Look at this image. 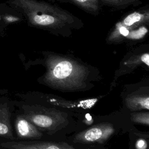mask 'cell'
Masks as SVG:
<instances>
[{"instance_id": "6da1fadb", "label": "cell", "mask_w": 149, "mask_h": 149, "mask_svg": "<svg viewBox=\"0 0 149 149\" xmlns=\"http://www.w3.org/2000/svg\"><path fill=\"white\" fill-rule=\"evenodd\" d=\"M42 83L57 90L76 91L87 87L88 68L70 58L50 55L45 61Z\"/></svg>"}, {"instance_id": "7a4b0ae2", "label": "cell", "mask_w": 149, "mask_h": 149, "mask_svg": "<svg viewBox=\"0 0 149 149\" xmlns=\"http://www.w3.org/2000/svg\"><path fill=\"white\" fill-rule=\"evenodd\" d=\"M6 3L21 13L33 26L43 28H61L74 22L66 11L36 0H9Z\"/></svg>"}, {"instance_id": "3957f363", "label": "cell", "mask_w": 149, "mask_h": 149, "mask_svg": "<svg viewBox=\"0 0 149 149\" xmlns=\"http://www.w3.org/2000/svg\"><path fill=\"white\" fill-rule=\"evenodd\" d=\"M40 130L53 131L65 125L67 115L59 110L42 106L26 107L22 115Z\"/></svg>"}, {"instance_id": "277c9868", "label": "cell", "mask_w": 149, "mask_h": 149, "mask_svg": "<svg viewBox=\"0 0 149 149\" xmlns=\"http://www.w3.org/2000/svg\"><path fill=\"white\" fill-rule=\"evenodd\" d=\"M115 132L113 126L110 123H102L84 130L74 137V143H102L107 140Z\"/></svg>"}, {"instance_id": "5b68a950", "label": "cell", "mask_w": 149, "mask_h": 149, "mask_svg": "<svg viewBox=\"0 0 149 149\" xmlns=\"http://www.w3.org/2000/svg\"><path fill=\"white\" fill-rule=\"evenodd\" d=\"M1 146L6 149H76L66 143L40 141H12L3 143Z\"/></svg>"}, {"instance_id": "8992f818", "label": "cell", "mask_w": 149, "mask_h": 149, "mask_svg": "<svg viewBox=\"0 0 149 149\" xmlns=\"http://www.w3.org/2000/svg\"><path fill=\"white\" fill-rule=\"evenodd\" d=\"M15 126L17 136L19 139L37 140L42 136L40 130L22 115L16 118Z\"/></svg>"}, {"instance_id": "52a82bcc", "label": "cell", "mask_w": 149, "mask_h": 149, "mask_svg": "<svg viewBox=\"0 0 149 149\" xmlns=\"http://www.w3.org/2000/svg\"><path fill=\"white\" fill-rule=\"evenodd\" d=\"M149 19V14L148 11L144 12H134L126 16L123 20L118 23V26H123L129 31L134 29L140 24L148 22Z\"/></svg>"}, {"instance_id": "ba28073f", "label": "cell", "mask_w": 149, "mask_h": 149, "mask_svg": "<svg viewBox=\"0 0 149 149\" xmlns=\"http://www.w3.org/2000/svg\"><path fill=\"white\" fill-rule=\"evenodd\" d=\"M126 107L133 111L148 110L149 97L148 94H135L127 97L126 100Z\"/></svg>"}, {"instance_id": "9c48e42d", "label": "cell", "mask_w": 149, "mask_h": 149, "mask_svg": "<svg viewBox=\"0 0 149 149\" xmlns=\"http://www.w3.org/2000/svg\"><path fill=\"white\" fill-rule=\"evenodd\" d=\"M0 136L13 139L10 121V113L6 108L0 107Z\"/></svg>"}, {"instance_id": "30bf717a", "label": "cell", "mask_w": 149, "mask_h": 149, "mask_svg": "<svg viewBox=\"0 0 149 149\" xmlns=\"http://www.w3.org/2000/svg\"><path fill=\"white\" fill-rule=\"evenodd\" d=\"M76 4L84 10L94 13L98 11L100 8L98 0H72Z\"/></svg>"}, {"instance_id": "8fae6325", "label": "cell", "mask_w": 149, "mask_h": 149, "mask_svg": "<svg viewBox=\"0 0 149 149\" xmlns=\"http://www.w3.org/2000/svg\"><path fill=\"white\" fill-rule=\"evenodd\" d=\"M108 6L116 8H123L129 5H134L141 0H100Z\"/></svg>"}, {"instance_id": "7c38bea8", "label": "cell", "mask_w": 149, "mask_h": 149, "mask_svg": "<svg viewBox=\"0 0 149 149\" xmlns=\"http://www.w3.org/2000/svg\"><path fill=\"white\" fill-rule=\"evenodd\" d=\"M147 32V29L144 26H141L137 29H134L130 30L128 35L126 37L129 39L138 40L144 37Z\"/></svg>"}, {"instance_id": "4fadbf2b", "label": "cell", "mask_w": 149, "mask_h": 149, "mask_svg": "<svg viewBox=\"0 0 149 149\" xmlns=\"http://www.w3.org/2000/svg\"><path fill=\"white\" fill-rule=\"evenodd\" d=\"M132 120L136 123L148 125L149 115L148 112H137L132 114Z\"/></svg>"}, {"instance_id": "5bb4252c", "label": "cell", "mask_w": 149, "mask_h": 149, "mask_svg": "<svg viewBox=\"0 0 149 149\" xmlns=\"http://www.w3.org/2000/svg\"><path fill=\"white\" fill-rule=\"evenodd\" d=\"M136 149H146L147 147V141L142 139H139L136 143Z\"/></svg>"}, {"instance_id": "9a60e30c", "label": "cell", "mask_w": 149, "mask_h": 149, "mask_svg": "<svg viewBox=\"0 0 149 149\" xmlns=\"http://www.w3.org/2000/svg\"><path fill=\"white\" fill-rule=\"evenodd\" d=\"M141 61L143 63L146 64L147 67L149 66V54L148 53L143 54L140 56Z\"/></svg>"}]
</instances>
